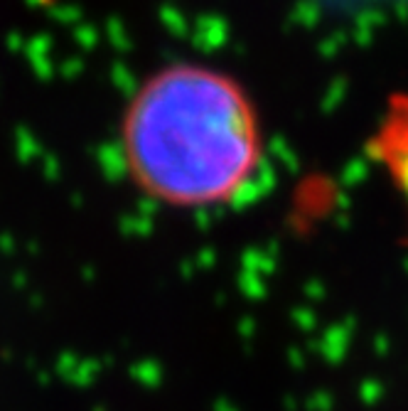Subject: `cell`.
Listing matches in <instances>:
<instances>
[{
  "label": "cell",
  "instance_id": "2",
  "mask_svg": "<svg viewBox=\"0 0 408 411\" xmlns=\"http://www.w3.org/2000/svg\"><path fill=\"white\" fill-rule=\"evenodd\" d=\"M382 3H408V0H382Z\"/></svg>",
  "mask_w": 408,
  "mask_h": 411
},
{
  "label": "cell",
  "instance_id": "1",
  "mask_svg": "<svg viewBox=\"0 0 408 411\" xmlns=\"http://www.w3.org/2000/svg\"><path fill=\"white\" fill-rule=\"evenodd\" d=\"M124 156L135 183L167 205H224L261 165L256 116L226 76L172 67L145 81L130 101Z\"/></svg>",
  "mask_w": 408,
  "mask_h": 411
}]
</instances>
